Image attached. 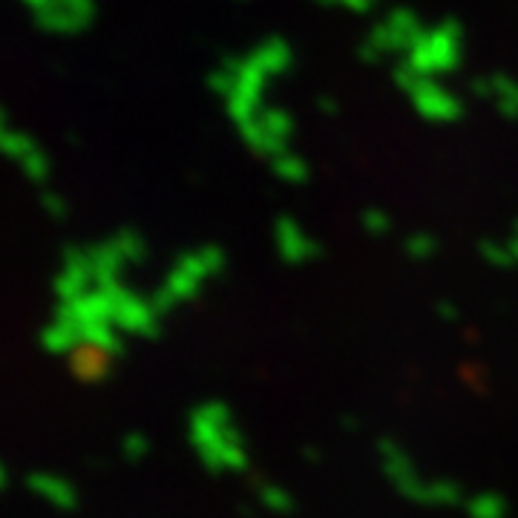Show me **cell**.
I'll use <instances>...</instances> for the list:
<instances>
[{"label":"cell","mask_w":518,"mask_h":518,"mask_svg":"<svg viewBox=\"0 0 518 518\" xmlns=\"http://www.w3.org/2000/svg\"><path fill=\"white\" fill-rule=\"evenodd\" d=\"M26 6L52 32H72L87 21V0H26Z\"/></svg>","instance_id":"cell-1"}]
</instances>
